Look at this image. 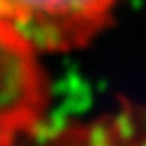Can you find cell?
<instances>
[{"label": "cell", "mask_w": 146, "mask_h": 146, "mask_svg": "<svg viewBox=\"0 0 146 146\" xmlns=\"http://www.w3.org/2000/svg\"><path fill=\"white\" fill-rule=\"evenodd\" d=\"M118 0H0V21L38 53L84 48L110 23Z\"/></svg>", "instance_id": "1"}, {"label": "cell", "mask_w": 146, "mask_h": 146, "mask_svg": "<svg viewBox=\"0 0 146 146\" xmlns=\"http://www.w3.org/2000/svg\"><path fill=\"white\" fill-rule=\"evenodd\" d=\"M49 108V80L21 36L0 21V146L33 135Z\"/></svg>", "instance_id": "2"}]
</instances>
